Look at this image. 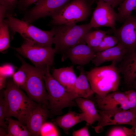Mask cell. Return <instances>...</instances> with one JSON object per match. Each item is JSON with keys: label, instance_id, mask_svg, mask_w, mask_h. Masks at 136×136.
Listing matches in <instances>:
<instances>
[{"label": "cell", "instance_id": "obj_1", "mask_svg": "<svg viewBox=\"0 0 136 136\" xmlns=\"http://www.w3.org/2000/svg\"><path fill=\"white\" fill-rule=\"evenodd\" d=\"M4 97L6 118L13 117L24 125L31 111L38 104L30 99L17 86L13 80L7 82Z\"/></svg>", "mask_w": 136, "mask_h": 136}, {"label": "cell", "instance_id": "obj_2", "mask_svg": "<svg viewBox=\"0 0 136 136\" xmlns=\"http://www.w3.org/2000/svg\"><path fill=\"white\" fill-rule=\"evenodd\" d=\"M116 63L113 61L109 65L96 67L86 72L91 88L96 96H103L118 90L120 76Z\"/></svg>", "mask_w": 136, "mask_h": 136}, {"label": "cell", "instance_id": "obj_3", "mask_svg": "<svg viewBox=\"0 0 136 136\" xmlns=\"http://www.w3.org/2000/svg\"><path fill=\"white\" fill-rule=\"evenodd\" d=\"M92 28L90 23L79 25L71 24L55 26L53 28V43L56 53H60L63 56L69 49L79 44H86L85 37Z\"/></svg>", "mask_w": 136, "mask_h": 136}, {"label": "cell", "instance_id": "obj_4", "mask_svg": "<svg viewBox=\"0 0 136 136\" xmlns=\"http://www.w3.org/2000/svg\"><path fill=\"white\" fill-rule=\"evenodd\" d=\"M6 20L12 36L19 33L25 41L36 45L52 47L54 36L53 28L49 31L42 30L30 23L14 17L6 12Z\"/></svg>", "mask_w": 136, "mask_h": 136}, {"label": "cell", "instance_id": "obj_5", "mask_svg": "<svg viewBox=\"0 0 136 136\" xmlns=\"http://www.w3.org/2000/svg\"><path fill=\"white\" fill-rule=\"evenodd\" d=\"M17 56L27 75L25 83L22 89L25 91L28 97L32 100L38 104L45 105L47 107L48 97L45 87L44 76L48 65L33 66L27 63L19 55Z\"/></svg>", "mask_w": 136, "mask_h": 136}, {"label": "cell", "instance_id": "obj_6", "mask_svg": "<svg viewBox=\"0 0 136 136\" xmlns=\"http://www.w3.org/2000/svg\"><path fill=\"white\" fill-rule=\"evenodd\" d=\"M49 65L44 76L45 86L48 97V109L55 115L62 113L64 108L78 106L72 95L51 74Z\"/></svg>", "mask_w": 136, "mask_h": 136}, {"label": "cell", "instance_id": "obj_7", "mask_svg": "<svg viewBox=\"0 0 136 136\" xmlns=\"http://www.w3.org/2000/svg\"><path fill=\"white\" fill-rule=\"evenodd\" d=\"M90 0H72L51 16L55 26L76 24L86 20L91 14Z\"/></svg>", "mask_w": 136, "mask_h": 136}, {"label": "cell", "instance_id": "obj_8", "mask_svg": "<svg viewBox=\"0 0 136 136\" xmlns=\"http://www.w3.org/2000/svg\"><path fill=\"white\" fill-rule=\"evenodd\" d=\"M14 49L37 67L52 65L56 53L55 49L52 47L38 46L25 41L20 47Z\"/></svg>", "mask_w": 136, "mask_h": 136}, {"label": "cell", "instance_id": "obj_9", "mask_svg": "<svg viewBox=\"0 0 136 136\" xmlns=\"http://www.w3.org/2000/svg\"><path fill=\"white\" fill-rule=\"evenodd\" d=\"M97 110L100 121L96 126L92 127L97 133L101 132L103 128L106 126L126 124L132 126L136 123V108L122 111Z\"/></svg>", "mask_w": 136, "mask_h": 136}, {"label": "cell", "instance_id": "obj_10", "mask_svg": "<svg viewBox=\"0 0 136 136\" xmlns=\"http://www.w3.org/2000/svg\"><path fill=\"white\" fill-rule=\"evenodd\" d=\"M72 0H40L24 13L22 20L29 23L51 16Z\"/></svg>", "mask_w": 136, "mask_h": 136}, {"label": "cell", "instance_id": "obj_11", "mask_svg": "<svg viewBox=\"0 0 136 136\" xmlns=\"http://www.w3.org/2000/svg\"><path fill=\"white\" fill-rule=\"evenodd\" d=\"M96 3L90 22L92 27H107L115 30L117 13L110 4L100 0Z\"/></svg>", "mask_w": 136, "mask_h": 136}, {"label": "cell", "instance_id": "obj_12", "mask_svg": "<svg viewBox=\"0 0 136 136\" xmlns=\"http://www.w3.org/2000/svg\"><path fill=\"white\" fill-rule=\"evenodd\" d=\"M123 23L120 27L113 31L119 42L125 47L128 53L136 50V16L131 15Z\"/></svg>", "mask_w": 136, "mask_h": 136}, {"label": "cell", "instance_id": "obj_13", "mask_svg": "<svg viewBox=\"0 0 136 136\" xmlns=\"http://www.w3.org/2000/svg\"><path fill=\"white\" fill-rule=\"evenodd\" d=\"M95 99L97 106L101 110L116 111L129 109L124 92L114 91L103 96H96Z\"/></svg>", "mask_w": 136, "mask_h": 136}, {"label": "cell", "instance_id": "obj_14", "mask_svg": "<svg viewBox=\"0 0 136 136\" xmlns=\"http://www.w3.org/2000/svg\"><path fill=\"white\" fill-rule=\"evenodd\" d=\"M96 53L86 44H79L67 50L62 58H69L74 65L83 66L88 64L95 57Z\"/></svg>", "mask_w": 136, "mask_h": 136}, {"label": "cell", "instance_id": "obj_15", "mask_svg": "<svg viewBox=\"0 0 136 136\" xmlns=\"http://www.w3.org/2000/svg\"><path fill=\"white\" fill-rule=\"evenodd\" d=\"M49 111L45 105L38 104L30 112L27 118L25 125L31 136L40 135V130L46 122Z\"/></svg>", "mask_w": 136, "mask_h": 136}, {"label": "cell", "instance_id": "obj_16", "mask_svg": "<svg viewBox=\"0 0 136 136\" xmlns=\"http://www.w3.org/2000/svg\"><path fill=\"white\" fill-rule=\"evenodd\" d=\"M96 53L95 58L91 61L96 66H98L107 61H115L116 63L120 62L127 53L125 47L118 42L115 46Z\"/></svg>", "mask_w": 136, "mask_h": 136}, {"label": "cell", "instance_id": "obj_17", "mask_svg": "<svg viewBox=\"0 0 136 136\" xmlns=\"http://www.w3.org/2000/svg\"><path fill=\"white\" fill-rule=\"evenodd\" d=\"M119 63L117 67L125 83L132 84L136 79V50L127 54Z\"/></svg>", "mask_w": 136, "mask_h": 136}, {"label": "cell", "instance_id": "obj_18", "mask_svg": "<svg viewBox=\"0 0 136 136\" xmlns=\"http://www.w3.org/2000/svg\"><path fill=\"white\" fill-rule=\"evenodd\" d=\"M52 75L67 91L71 94L77 78L73 66L54 69Z\"/></svg>", "mask_w": 136, "mask_h": 136}, {"label": "cell", "instance_id": "obj_19", "mask_svg": "<svg viewBox=\"0 0 136 136\" xmlns=\"http://www.w3.org/2000/svg\"><path fill=\"white\" fill-rule=\"evenodd\" d=\"M82 66L77 67L80 73L71 93L74 99L78 97L87 98L94 93L87 77L86 72Z\"/></svg>", "mask_w": 136, "mask_h": 136}, {"label": "cell", "instance_id": "obj_20", "mask_svg": "<svg viewBox=\"0 0 136 136\" xmlns=\"http://www.w3.org/2000/svg\"><path fill=\"white\" fill-rule=\"evenodd\" d=\"M86 121V117L84 113H78L69 111L64 115L56 118L53 122L68 134L69 130L73 126L79 122Z\"/></svg>", "mask_w": 136, "mask_h": 136}, {"label": "cell", "instance_id": "obj_21", "mask_svg": "<svg viewBox=\"0 0 136 136\" xmlns=\"http://www.w3.org/2000/svg\"><path fill=\"white\" fill-rule=\"evenodd\" d=\"M75 100L78 106L86 115V125H91L96 121L99 122L100 115L92 101L87 98L82 97L76 98Z\"/></svg>", "mask_w": 136, "mask_h": 136}, {"label": "cell", "instance_id": "obj_22", "mask_svg": "<svg viewBox=\"0 0 136 136\" xmlns=\"http://www.w3.org/2000/svg\"><path fill=\"white\" fill-rule=\"evenodd\" d=\"M8 122L7 136H30L31 135L26 125L21 122L13 119L11 117L6 119Z\"/></svg>", "mask_w": 136, "mask_h": 136}, {"label": "cell", "instance_id": "obj_23", "mask_svg": "<svg viewBox=\"0 0 136 136\" xmlns=\"http://www.w3.org/2000/svg\"><path fill=\"white\" fill-rule=\"evenodd\" d=\"M119 5L116 21L123 23L136 8V0H124Z\"/></svg>", "mask_w": 136, "mask_h": 136}, {"label": "cell", "instance_id": "obj_24", "mask_svg": "<svg viewBox=\"0 0 136 136\" xmlns=\"http://www.w3.org/2000/svg\"><path fill=\"white\" fill-rule=\"evenodd\" d=\"M106 33V31L100 30L90 31L85 36V42L91 48L97 47L100 44Z\"/></svg>", "mask_w": 136, "mask_h": 136}, {"label": "cell", "instance_id": "obj_25", "mask_svg": "<svg viewBox=\"0 0 136 136\" xmlns=\"http://www.w3.org/2000/svg\"><path fill=\"white\" fill-rule=\"evenodd\" d=\"M9 27L6 20H0V51H4L9 47Z\"/></svg>", "mask_w": 136, "mask_h": 136}, {"label": "cell", "instance_id": "obj_26", "mask_svg": "<svg viewBox=\"0 0 136 136\" xmlns=\"http://www.w3.org/2000/svg\"><path fill=\"white\" fill-rule=\"evenodd\" d=\"M118 42V39L115 36L106 35L98 46L92 48L94 52L96 53L113 47Z\"/></svg>", "mask_w": 136, "mask_h": 136}, {"label": "cell", "instance_id": "obj_27", "mask_svg": "<svg viewBox=\"0 0 136 136\" xmlns=\"http://www.w3.org/2000/svg\"><path fill=\"white\" fill-rule=\"evenodd\" d=\"M26 78V73L22 66L12 76L13 80L14 83L18 87L22 89L25 85Z\"/></svg>", "mask_w": 136, "mask_h": 136}, {"label": "cell", "instance_id": "obj_28", "mask_svg": "<svg viewBox=\"0 0 136 136\" xmlns=\"http://www.w3.org/2000/svg\"><path fill=\"white\" fill-rule=\"evenodd\" d=\"M42 136H58L59 134L54 125L48 122H45L42 126L40 132Z\"/></svg>", "mask_w": 136, "mask_h": 136}, {"label": "cell", "instance_id": "obj_29", "mask_svg": "<svg viewBox=\"0 0 136 136\" xmlns=\"http://www.w3.org/2000/svg\"><path fill=\"white\" fill-rule=\"evenodd\" d=\"M6 110L4 97L1 94L0 97V127L7 130L8 126L5 121L6 116Z\"/></svg>", "mask_w": 136, "mask_h": 136}, {"label": "cell", "instance_id": "obj_30", "mask_svg": "<svg viewBox=\"0 0 136 136\" xmlns=\"http://www.w3.org/2000/svg\"><path fill=\"white\" fill-rule=\"evenodd\" d=\"M124 93L128 100L129 109L136 108V90L131 89Z\"/></svg>", "mask_w": 136, "mask_h": 136}, {"label": "cell", "instance_id": "obj_31", "mask_svg": "<svg viewBox=\"0 0 136 136\" xmlns=\"http://www.w3.org/2000/svg\"><path fill=\"white\" fill-rule=\"evenodd\" d=\"M18 2L17 0H0V5L5 8L7 12L12 15Z\"/></svg>", "mask_w": 136, "mask_h": 136}, {"label": "cell", "instance_id": "obj_32", "mask_svg": "<svg viewBox=\"0 0 136 136\" xmlns=\"http://www.w3.org/2000/svg\"><path fill=\"white\" fill-rule=\"evenodd\" d=\"M40 0H19L18 5L19 10L26 11L28 8L32 4L36 3Z\"/></svg>", "mask_w": 136, "mask_h": 136}, {"label": "cell", "instance_id": "obj_33", "mask_svg": "<svg viewBox=\"0 0 136 136\" xmlns=\"http://www.w3.org/2000/svg\"><path fill=\"white\" fill-rule=\"evenodd\" d=\"M14 69L12 66L10 64H6L0 67V75L7 78L13 76L14 74Z\"/></svg>", "mask_w": 136, "mask_h": 136}, {"label": "cell", "instance_id": "obj_34", "mask_svg": "<svg viewBox=\"0 0 136 136\" xmlns=\"http://www.w3.org/2000/svg\"><path fill=\"white\" fill-rule=\"evenodd\" d=\"M107 135L109 136H128L123 127H116L111 129L108 132Z\"/></svg>", "mask_w": 136, "mask_h": 136}, {"label": "cell", "instance_id": "obj_35", "mask_svg": "<svg viewBox=\"0 0 136 136\" xmlns=\"http://www.w3.org/2000/svg\"><path fill=\"white\" fill-rule=\"evenodd\" d=\"M88 125L77 130L74 131L72 133L73 136H89L90 135L88 128Z\"/></svg>", "mask_w": 136, "mask_h": 136}, {"label": "cell", "instance_id": "obj_36", "mask_svg": "<svg viewBox=\"0 0 136 136\" xmlns=\"http://www.w3.org/2000/svg\"><path fill=\"white\" fill-rule=\"evenodd\" d=\"M123 129L128 136H136V123L131 128L123 127Z\"/></svg>", "mask_w": 136, "mask_h": 136}, {"label": "cell", "instance_id": "obj_37", "mask_svg": "<svg viewBox=\"0 0 136 136\" xmlns=\"http://www.w3.org/2000/svg\"><path fill=\"white\" fill-rule=\"evenodd\" d=\"M100 0L110 4L114 8L119 5L124 0H91L93 3L95 1Z\"/></svg>", "mask_w": 136, "mask_h": 136}, {"label": "cell", "instance_id": "obj_38", "mask_svg": "<svg viewBox=\"0 0 136 136\" xmlns=\"http://www.w3.org/2000/svg\"><path fill=\"white\" fill-rule=\"evenodd\" d=\"M7 78L4 76L0 75V89L1 90L6 87Z\"/></svg>", "mask_w": 136, "mask_h": 136}, {"label": "cell", "instance_id": "obj_39", "mask_svg": "<svg viewBox=\"0 0 136 136\" xmlns=\"http://www.w3.org/2000/svg\"><path fill=\"white\" fill-rule=\"evenodd\" d=\"M5 129L3 128H0V136H7L8 133L6 132Z\"/></svg>", "mask_w": 136, "mask_h": 136}, {"label": "cell", "instance_id": "obj_40", "mask_svg": "<svg viewBox=\"0 0 136 136\" xmlns=\"http://www.w3.org/2000/svg\"><path fill=\"white\" fill-rule=\"evenodd\" d=\"M133 88L136 90V80H135L132 84Z\"/></svg>", "mask_w": 136, "mask_h": 136}, {"label": "cell", "instance_id": "obj_41", "mask_svg": "<svg viewBox=\"0 0 136 136\" xmlns=\"http://www.w3.org/2000/svg\"><path fill=\"white\" fill-rule=\"evenodd\" d=\"M134 10H135L136 11V8L134 9Z\"/></svg>", "mask_w": 136, "mask_h": 136}]
</instances>
